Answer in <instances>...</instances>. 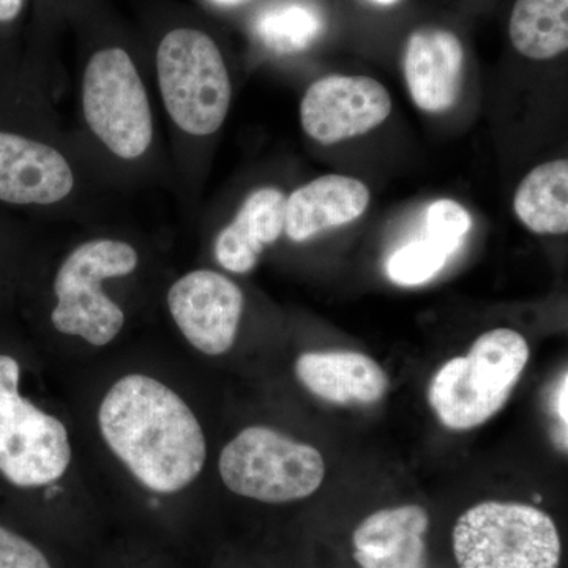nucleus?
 Segmentation results:
<instances>
[{
	"instance_id": "f257e3e1",
	"label": "nucleus",
	"mask_w": 568,
	"mask_h": 568,
	"mask_svg": "<svg viewBox=\"0 0 568 568\" xmlns=\"http://www.w3.org/2000/svg\"><path fill=\"white\" fill-rule=\"evenodd\" d=\"M99 424L115 457L152 491H181L203 470V428L181 396L160 381L122 377L104 396Z\"/></svg>"
},
{
	"instance_id": "f03ea898",
	"label": "nucleus",
	"mask_w": 568,
	"mask_h": 568,
	"mask_svg": "<svg viewBox=\"0 0 568 568\" xmlns=\"http://www.w3.org/2000/svg\"><path fill=\"white\" fill-rule=\"evenodd\" d=\"M528 361V343L518 332L489 331L478 336L466 357L452 358L436 373L429 405L447 428L484 425L506 406Z\"/></svg>"
},
{
	"instance_id": "7ed1b4c3",
	"label": "nucleus",
	"mask_w": 568,
	"mask_h": 568,
	"mask_svg": "<svg viewBox=\"0 0 568 568\" xmlns=\"http://www.w3.org/2000/svg\"><path fill=\"white\" fill-rule=\"evenodd\" d=\"M156 74L164 108L183 133L211 136L222 129L233 85L209 33L192 28L168 32L156 51Z\"/></svg>"
},
{
	"instance_id": "20e7f679",
	"label": "nucleus",
	"mask_w": 568,
	"mask_h": 568,
	"mask_svg": "<svg viewBox=\"0 0 568 568\" xmlns=\"http://www.w3.org/2000/svg\"><path fill=\"white\" fill-rule=\"evenodd\" d=\"M560 551L552 518L528 504H478L454 529L459 568H559Z\"/></svg>"
},
{
	"instance_id": "39448f33",
	"label": "nucleus",
	"mask_w": 568,
	"mask_h": 568,
	"mask_svg": "<svg viewBox=\"0 0 568 568\" xmlns=\"http://www.w3.org/2000/svg\"><path fill=\"white\" fill-rule=\"evenodd\" d=\"M140 263L126 242L97 239L69 254L54 280L58 305L51 321L61 334L81 336L93 346H104L121 334L125 315L103 291V283L132 274Z\"/></svg>"
},
{
	"instance_id": "423d86ee",
	"label": "nucleus",
	"mask_w": 568,
	"mask_h": 568,
	"mask_svg": "<svg viewBox=\"0 0 568 568\" xmlns=\"http://www.w3.org/2000/svg\"><path fill=\"white\" fill-rule=\"evenodd\" d=\"M220 476L235 495L284 504L312 496L323 484L325 465L315 447L250 426L223 448Z\"/></svg>"
},
{
	"instance_id": "0eeeda50",
	"label": "nucleus",
	"mask_w": 568,
	"mask_h": 568,
	"mask_svg": "<svg viewBox=\"0 0 568 568\" xmlns=\"http://www.w3.org/2000/svg\"><path fill=\"white\" fill-rule=\"evenodd\" d=\"M82 111L91 132L122 160H136L153 141V115L144 82L122 48L97 51L82 78Z\"/></svg>"
},
{
	"instance_id": "6e6552de",
	"label": "nucleus",
	"mask_w": 568,
	"mask_h": 568,
	"mask_svg": "<svg viewBox=\"0 0 568 568\" xmlns=\"http://www.w3.org/2000/svg\"><path fill=\"white\" fill-rule=\"evenodd\" d=\"M18 384L20 365L0 354V474L14 487H44L69 469V435L61 420L22 398Z\"/></svg>"
},
{
	"instance_id": "1a4fd4ad",
	"label": "nucleus",
	"mask_w": 568,
	"mask_h": 568,
	"mask_svg": "<svg viewBox=\"0 0 568 568\" xmlns=\"http://www.w3.org/2000/svg\"><path fill=\"white\" fill-rule=\"evenodd\" d=\"M390 111V93L379 81L331 74L306 89L301 121L312 140L332 145L372 132Z\"/></svg>"
},
{
	"instance_id": "9d476101",
	"label": "nucleus",
	"mask_w": 568,
	"mask_h": 568,
	"mask_svg": "<svg viewBox=\"0 0 568 568\" xmlns=\"http://www.w3.org/2000/svg\"><path fill=\"white\" fill-rule=\"evenodd\" d=\"M74 189L69 160L0 115V204L48 207Z\"/></svg>"
},
{
	"instance_id": "9b49d317",
	"label": "nucleus",
	"mask_w": 568,
	"mask_h": 568,
	"mask_svg": "<svg viewBox=\"0 0 568 568\" xmlns=\"http://www.w3.org/2000/svg\"><path fill=\"white\" fill-rule=\"evenodd\" d=\"M244 305L241 287L213 271L190 272L168 293V306L183 336L207 355L233 347Z\"/></svg>"
},
{
	"instance_id": "f8f14e48",
	"label": "nucleus",
	"mask_w": 568,
	"mask_h": 568,
	"mask_svg": "<svg viewBox=\"0 0 568 568\" xmlns=\"http://www.w3.org/2000/svg\"><path fill=\"white\" fill-rule=\"evenodd\" d=\"M465 50L454 32L424 28L410 33L405 52V78L414 103L439 114L458 103Z\"/></svg>"
},
{
	"instance_id": "ddd939ff",
	"label": "nucleus",
	"mask_w": 568,
	"mask_h": 568,
	"mask_svg": "<svg viewBox=\"0 0 568 568\" xmlns=\"http://www.w3.org/2000/svg\"><path fill=\"white\" fill-rule=\"evenodd\" d=\"M372 194L364 182L342 174H328L306 183L286 197L284 231L297 244L332 227L361 219Z\"/></svg>"
},
{
	"instance_id": "4468645a",
	"label": "nucleus",
	"mask_w": 568,
	"mask_h": 568,
	"mask_svg": "<svg viewBox=\"0 0 568 568\" xmlns=\"http://www.w3.org/2000/svg\"><path fill=\"white\" fill-rule=\"evenodd\" d=\"M428 526L418 506L376 511L355 529L354 559L362 568H425Z\"/></svg>"
},
{
	"instance_id": "2eb2a0df",
	"label": "nucleus",
	"mask_w": 568,
	"mask_h": 568,
	"mask_svg": "<svg viewBox=\"0 0 568 568\" xmlns=\"http://www.w3.org/2000/svg\"><path fill=\"white\" fill-rule=\"evenodd\" d=\"M295 373L312 394L336 405H372L388 390V377L381 365L354 351L306 353L295 362Z\"/></svg>"
},
{
	"instance_id": "dca6fc26",
	"label": "nucleus",
	"mask_w": 568,
	"mask_h": 568,
	"mask_svg": "<svg viewBox=\"0 0 568 568\" xmlns=\"http://www.w3.org/2000/svg\"><path fill=\"white\" fill-rule=\"evenodd\" d=\"M286 196L280 190L260 189L246 197L233 222L219 234L215 257L233 274H246L257 264L265 246L284 231Z\"/></svg>"
},
{
	"instance_id": "f3484780",
	"label": "nucleus",
	"mask_w": 568,
	"mask_h": 568,
	"mask_svg": "<svg viewBox=\"0 0 568 568\" xmlns=\"http://www.w3.org/2000/svg\"><path fill=\"white\" fill-rule=\"evenodd\" d=\"M518 219L537 234L568 233V162L566 159L547 162L532 171L514 197Z\"/></svg>"
},
{
	"instance_id": "a211bd4d",
	"label": "nucleus",
	"mask_w": 568,
	"mask_h": 568,
	"mask_svg": "<svg viewBox=\"0 0 568 568\" xmlns=\"http://www.w3.org/2000/svg\"><path fill=\"white\" fill-rule=\"evenodd\" d=\"M508 36L525 58H558L568 48V0H517L508 21Z\"/></svg>"
},
{
	"instance_id": "6ab92c4d",
	"label": "nucleus",
	"mask_w": 568,
	"mask_h": 568,
	"mask_svg": "<svg viewBox=\"0 0 568 568\" xmlns=\"http://www.w3.org/2000/svg\"><path fill=\"white\" fill-rule=\"evenodd\" d=\"M256 32L265 47L276 52L305 50L323 32V20L316 10L302 3H287L264 11L256 22Z\"/></svg>"
},
{
	"instance_id": "aec40b11",
	"label": "nucleus",
	"mask_w": 568,
	"mask_h": 568,
	"mask_svg": "<svg viewBox=\"0 0 568 568\" xmlns=\"http://www.w3.org/2000/svg\"><path fill=\"white\" fill-rule=\"evenodd\" d=\"M454 253L457 250L443 239L424 233V237L409 242L388 257V278L402 286L424 284L443 271Z\"/></svg>"
},
{
	"instance_id": "412c9836",
	"label": "nucleus",
	"mask_w": 568,
	"mask_h": 568,
	"mask_svg": "<svg viewBox=\"0 0 568 568\" xmlns=\"http://www.w3.org/2000/svg\"><path fill=\"white\" fill-rule=\"evenodd\" d=\"M470 227H473V219L466 209L455 201H435L426 209L425 233L443 239L457 252Z\"/></svg>"
},
{
	"instance_id": "4be33fe9",
	"label": "nucleus",
	"mask_w": 568,
	"mask_h": 568,
	"mask_svg": "<svg viewBox=\"0 0 568 568\" xmlns=\"http://www.w3.org/2000/svg\"><path fill=\"white\" fill-rule=\"evenodd\" d=\"M0 568H52L50 560L24 537L0 526Z\"/></svg>"
},
{
	"instance_id": "5701e85b",
	"label": "nucleus",
	"mask_w": 568,
	"mask_h": 568,
	"mask_svg": "<svg viewBox=\"0 0 568 568\" xmlns=\"http://www.w3.org/2000/svg\"><path fill=\"white\" fill-rule=\"evenodd\" d=\"M26 0H0V24H11L20 18Z\"/></svg>"
},
{
	"instance_id": "b1692460",
	"label": "nucleus",
	"mask_w": 568,
	"mask_h": 568,
	"mask_svg": "<svg viewBox=\"0 0 568 568\" xmlns=\"http://www.w3.org/2000/svg\"><path fill=\"white\" fill-rule=\"evenodd\" d=\"M567 384H568L567 373H564V381H562V384H560V390L558 394V416H559V420L562 422V424H564V428H566V429H567V422H568V418H567V396H568Z\"/></svg>"
},
{
	"instance_id": "393cba45",
	"label": "nucleus",
	"mask_w": 568,
	"mask_h": 568,
	"mask_svg": "<svg viewBox=\"0 0 568 568\" xmlns=\"http://www.w3.org/2000/svg\"><path fill=\"white\" fill-rule=\"evenodd\" d=\"M213 3H219V6H237V3L245 2V0H211Z\"/></svg>"
},
{
	"instance_id": "a878e982",
	"label": "nucleus",
	"mask_w": 568,
	"mask_h": 568,
	"mask_svg": "<svg viewBox=\"0 0 568 568\" xmlns=\"http://www.w3.org/2000/svg\"><path fill=\"white\" fill-rule=\"evenodd\" d=\"M372 2L377 3V6L392 7L396 6V3L402 2V0H372Z\"/></svg>"
}]
</instances>
